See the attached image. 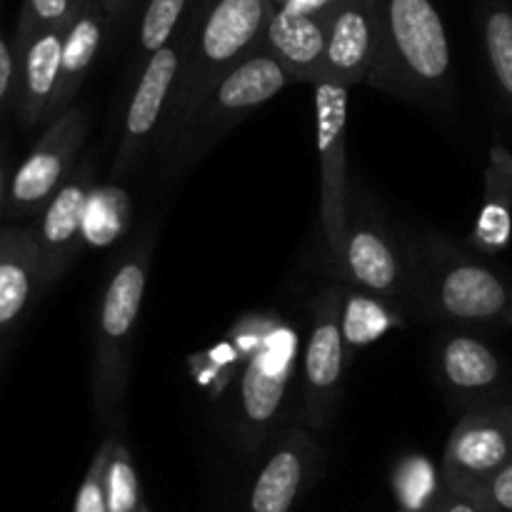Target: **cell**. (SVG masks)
Returning <instances> with one entry per match:
<instances>
[{
  "label": "cell",
  "mask_w": 512,
  "mask_h": 512,
  "mask_svg": "<svg viewBox=\"0 0 512 512\" xmlns=\"http://www.w3.org/2000/svg\"><path fill=\"white\" fill-rule=\"evenodd\" d=\"M270 15L268 0H198L183 28V63L155 138L160 163L170 158L210 90L263 45Z\"/></svg>",
  "instance_id": "6da1fadb"
},
{
  "label": "cell",
  "mask_w": 512,
  "mask_h": 512,
  "mask_svg": "<svg viewBox=\"0 0 512 512\" xmlns=\"http://www.w3.org/2000/svg\"><path fill=\"white\" fill-rule=\"evenodd\" d=\"M378 53L368 85L443 113L455 103L450 40L433 0H373Z\"/></svg>",
  "instance_id": "7a4b0ae2"
},
{
  "label": "cell",
  "mask_w": 512,
  "mask_h": 512,
  "mask_svg": "<svg viewBox=\"0 0 512 512\" xmlns=\"http://www.w3.org/2000/svg\"><path fill=\"white\" fill-rule=\"evenodd\" d=\"M153 250L155 225H148L138 238L130 240L128 248L113 263L95 313L93 400L95 415L105 428H118L123 420L133 338L143 308Z\"/></svg>",
  "instance_id": "3957f363"
},
{
  "label": "cell",
  "mask_w": 512,
  "mask_h": 512,
  "mask_svg": "<svg viewBox=\"0 0 512 512\" xmlns=\"http://www.w3.org/2000/svg\"><path fill=\"white\" fill-rule=\"evenodd\" d=\"M413 275V305L455 323H508L512 283L485 260L440 235L413 240L405 250Z\"/></svg>",
  "instance_id": "277c9868"
},
{
  "label": "cell",
  "mask_w": 512,
  "mask_h": 512,
  "mask_svg": "<svg viewBox=\"0 0 512 512\" xmlns=\"http://www.w3.org/2000/svg\"><path fill=\"white\" fill-rule=\"evenodd\" d=\"M290 83L293 80L285 73L283 65L260 45L243 63L235 65L200 103L175 150L163 163V178H173L193 168L235 125L263 108Z\"/></svg>",
  "instance_id": "5b68a950"
},
{
  "label": "cell",
  "mask_w": 512,
  "mask_h": 512,
  "mask_svg": "<svg viewBox=\"0 0 512 512\" xmlns=\"http://www.w3.org/2000/svg\"><path fill=\"white\" fill-rule=\"evenodd\" d=\"M343 288L325 285L310 308V330L303 350V420L310 430H325L343 398L345 353Z\"/></svg>",
  "instance_id": "8992f818"
},
{
  "label": "cell",
  "mask_w": 512,
  "mask_h": 512,
  "mask_svg": "<svg viewBox=\"0 0 512 512\" xmlns=\"http://www.w3.org/2000/svg\"><path fill=\"white\" fill-rule=\"evenodd\" d=\"M338 268L355 288L393 308L413 303L408 255L385 228V220L368 205H350L348 233Z\"/></svg>",
  "instance_id": "52a82bcc"
},
{
  "label": "cell",
  "mask_w": 512,
  "mask_h": 512,
  "mask_svg": "<svg viewBox=\"0 0 512 512\" xmlns=\"http://www.w3.org/2000/svg\"><path fill=\"white\" fill-rule=\"evenodd\" d=\"M88 128V113L78 105L48 123L35 148L10 178L8 208H5L10 220L33 218L63 188L65 180L73 175L75 160L88 138Z\"/></svg>",
  "instance_id": "ba28073f"
},
{
  "label": "cell",
  "mask_w": 512,
  "mask_h": 512,
  "mask_svg": "<svg viewBox=\"0 0 512 512\" xmlns=\"http://www.w3.org/2000/svg\"><path fill=\"white\" fill-rule=\"evenodd\" d=\"M315 138L320 158V228L340 263L350 220L348 198V88L315 85Z\"/></svg>",
  "instance_id": "9c48e42d"
},
{
  "label": "cell",
  "mask_w": 512,
  "mask_h": 512,
  "mask_svg": "<svg viewBox=\"0 0 512 512\" xmlns=\"http://www.w3.org/2000/svg\"><path fill=\"white\" fill-rule=\"evenodd\" d=\"M512 460V403H488L468 410L443 450L445 488L468 498Z\"/></svg>",
  "instance_id": "30bf717a"
},
{
  "label": "cell",
  "mask_w": 512,
  "mask_h": 512,
  "mask_svg": "<svg viewBox=\"0 0 512 512\" xmlns=\"http://www.w3.org/2000/svg\"><path fill=\"white\" fill-rule=\"evenodd\" d=\"M183 48L185 38L183 30H180L173 43H168L140 65L138 83H135L128 105H125L118 153L113 160V178H125L138 165L145 150L155 145V138L163 128L165 113H168L180 63H183Z\"/></svg>",
  "instance_id": "8fae6325"
},
{
  "label": "cell",
  "mask_w": 512,
  "mask_h": 512,
  "mask_svg": "<svg viewBox=\"0 0 512 512\" xmlns=\"http://www.w3.org/2000/svg\"><path fill=\"white\" fill-rule=\"evenodd\" d=\"M295 353L298 338L288 325L278 323L265 333L260 348L245 365L238 385V423L248 448H258L273 430L295 370Z\"/></svg>",
  "instance_id": "7c38bea8"
},
{
  "label": "cell",
  "mask_w": 512,
  "mask_h": 512,
  "mask_svg": "<svg viewBox=\"0 0 512 512\" xmlns=\"http://www.w3.org/2000/svg\"><path fill=\"white\" fill-rule=\"evenodd\" d=\"M323 465V450L315 435L288 428L273 438L263 465L255 473L245 500V512H293L305 490L315 483Z\"/></svg>",
  "instance_id": "4fadbf2b"
},
{
  "label": "cell",
  "mask_w": 512,
  "mask_h": 512,
  "mask_svg": "<svg viewBox=\"0 0 512 512\" xmlns=\"http://www.w3.org/2000/svg\"><path fill=\"white\" fill-rule=\"evenodd\" d=\"M90 193H93V163L85 160L40 210L38 223L33 225L40 253V293L53 288L78 255L83 225L90 210Z\"/></svg>",
  "instance_id": "5bb4252c"
},
{
  "label": "cell",
  "mask_w": 512,
  "mask_h": 512,
  "mask_svg": "<svg viewBox=\"0 0 512 512\" xmlns=\"http://www.w3.org/2000/svg\"><path fill=\"white\" fill-rule=\"evenodd\" d=\"M378 53V20L373 0H335L328 13V45L320 83L368 85Z\"/></svg>",
  "instance_id": "9a60e30c"
},
{
  "label": "cell",
  "mask_w": 512,
  "mask_h": 512,
  "mask_svg": "<svg viewBox=\"0 0 512 512\" xmlns=\"http://www.w3.org/2000/svg\"><path fill=\"white\" fill-rule=\"evenodd\" d=\"M435 375L450 398L468 410L495 403L503 385V360L485 340L470 333H448L435 343Z\"/></svg>",
  "instance_id": "2e32d148"
},
{
  "label": "cell",
  "mask_w": 512,
  "mask_h": 512,
  "mask_svg": "<svg viewBox=\"0 0 512 512\" xmlns=\"http://www.w3.org/2000/svg\"><path fill=\"white\" fill-rule=\"evenodd\" d=\"M325 45H328V13H305L285 5L270 15L263 48L283 65L293 83L323 80Z\"/></svg>",
  "instance_id": "e0dca14e"
},
{
  "label": "cell",
  "mask_w": 512,
  "mask_h": 512,
  "mask_svg": "<svg viewBox=\"0 0 512 512\" xmlns=\"http://www.w3.org/2000/svg\"><path fill=\"white\" fill-rule=\"evenodd\" d=\"M68 28H45L23 40H13L18 50V88L15 115L23 128L48 120L60 80V58Z\"/></svg>",
  "instance_id": "ac0fdd59"
},
{
  "label": "cell",
  "mask_w": 512,
  "mask_h": 512,
  "mask_svg": "<svg viewBox=\"0 0 512 512\" xmlns=\"http://www.w3.org/2000/svg\"><path fill=\"white\" fill-rule=\"evenodd\" d=\"M40 253L35 243V230L13 228L0 230V360L20 323L25 310L40 298Z\"/></svg>",
  "instance_id": "d6986e66"
},
{
  "label": "cell",
  "mask_w": 512,
  "mask_h": 512,
  "mask_svg": "<svg viewBox=\"0 0 512 512\" xmlns=\"http://www.w3.org/2000/svg\"><path fill=\"white\" fill-rule=\"evenodd\" d=\"M108 28L110 20L105 18V13L93 0H88L83 10L75 15L73 23L68 25L63 40V58H60L58 90H55L53 105H50L45 123H53L55 118H60L65 110L75 105V98H78L80 88H83L85 78H88L90 68H93L95 58L103 48Z\"/></svg>",
  "instance_id": "ffe728a7"
},
{
  "label": "cell",
  "mask_w": 512,
  "mask_h": 512,
  "mask_svg": "<svg viewBox=\"0 0 512 512\" xmlns=\"http://www.w3.org/2000/svg\"><path fill=\"white\" fill-rule=\"evenodd\" d=\"M512 235V153L503 143L490 150L488 180H485V203L478 225L473 230V243L483 253H503Z\"/></svg>",
  "instance_id": "44dd1931"
},
{
  "label": "cell",
  "mask_w": 512,
  "mask_h": 512,
  "mask_svg": "<svg viewBox=\"0 0 512 512\" xmlns=\"http://www.w3.org/2000/svg\"><path fill=\"white\" fill-rule=\"evenodd\" d=\"M480 43L500 108L512 128V3L480 0Z\"/></svg>",
  "instance_id": "7402d4cb"
},
{
  "label": "cell",
  "mask_w": 512,
  "mask_h": 512,
  "mask_svg": "<svg viewBox=\"0 0 512 512\" xmlns=\"http://www.w3.org/2000/svg\"><path fill=\"white\" fill-rule=\"evenodd\" d=\"M343 340L348 360L355 350L365 348L373 340L383 338L390 328L403 325L398 308L363 293V290H343Z\"/></svg>",
  "instance_id": "603a6c76"
},
{
  "label": "cell",
  "mask_w": 512,
  "mask_h": 512,
  "mask_svg": "<svg viewBox=\"0 0 512 512\" xmlns=\"http://www.w3.org/2000/svg\"><path fill=\"white\" fill-rule=\"evenodd\" d=\"M393 490L400 510L428 512L443 498L445 480L425 455H405L393 470Z\"/></svg>",
  "instance_id": "cb8c5ba5"
},
{
  "label": "cell",
  "mask_w": 512,
  "mask_h": 512,
  "mask_svg": "<svg viewBox=\"0 0 512 512\" xmlns=\"http://www.w3.org/2000/svg\"><path fill=\"white\" fill-rule=\"evenodd\" d=\"M195 5L198 0H148L138 25V43H135L140 65L178 38L183 25L193 15Z\"/></svg>",
  "instance_id": "d4e9b609"
},
{
  "label": "cell",
  "mask_w": 512,
  "mask_h": 512,
  "mask_svg": "<svg viewBox=\"0 0 512 512\" xmlns=\"http://www.w3.org/2000/svg\"><path fill=\"white\" fill-rule=\"evenodd\" d=\"M105 500L108 512H138L145 505L138 468L123 440H115L105 465Z\"/></svg>",
  "instance_id": "484cf974"
},
{
  "label": "cell",
  "mask_w": 512,
  "mask_h": 512,
  "mask_svg": "<svg viewBox=\"0 0 512 512\" xmlns=\"http://www.w3.org/2000/svg\"><path fill=\"white\" fill-rule=\"evenodd\" d=\"M88 0H25L20 10L15 40L45 28H68Z\"/></svg>",
  "instance_id": "4316f807"
},
{
  "label": "cell",
  "mask_w": 512,
  "mask_h": 512,
  "mask_svg": "<svg viewBox=\"0 0 512 512\" xmlns=\"http://www.w3.org/2000/svg\"><path fill=\"white\" fill-rule=\"evenodd\" d=\"M118 435H108L98 450H95L93 460H90L85 478L80 483L78 495H75L73 512H108V500H105V465H108L110 450H113Z\"/></svg>",
  "instance_id": "83f0119b"
},
{
  "label": "cell",
  "mask_w": 512,
  "mask_h": 512,
  "mask_svg": "<svg viewBox=\"0 0 512 512\" xmlns=\"http://www.w3.org/2000/svg\"><path fill=\"white\" fill-rule=\"evenodd\" d=\"M485 512H512V460L468 495Z\"/></svg>",
  "instance_id": "f1b7e54d"
},
{
  "label": "cell",
  "mask_w": 512,
  "mask_h": 512,
  "mask_svg": "<svg viewBox=\"0 0 512 512\" xmlns=\"http://www.w3.org/2000/svg\"><path fill=\"white\" fill-rule=\"evenodd\" d=\"M18 88V50L5 35H0V113L10 105Z\"/></svg>",
  "instance_id": "f546056e"
},
{
  "label": "cell",
  "mask_w": 512,
  "mask_h": 512,
  "mask_svg": "<svg viewBox=\"0 0 512 512\" xmlns=\"http://www.w3.org/2000/svg\"><path fill=\"white\" fill-rule=\"evenodd\" d=\"M93 3L103 10L105 18H108L110 23H115V20L123 18V15L133 8L135 0H93Z\"/></svg>",
  "instance_id": "4dcf8cb0"
},
{
  "label": "cell",
  "mask_w": 512,
  "mask_h": 512,
  "mask_svg": "<svg viewBox=\"0 0 512 512\" xmlns=\"http://www.w3.org/2000/svg\"><path fill=\"white\" fill-rule=\"evenodd\" d=\"M8 190H10L8 158H5V150L3 145H0V220H3L5 208H8Z\"/></svg>",
  "instance_id": "1f68e13d"
},
{
  "label": "cell",
  "mask_w": 512,
  "mask_h": 512,
  "mask_svg": "<svg viewBox=\"0 0 512 512\" xmlns=\"http://www.w3.org/2000/svg\"><path fill=\"white\" fill-rule=\"evenodd\" d=\"M268 3H270V8H273V13H275V10H283L285 5L290 3V0H268Z\"/></svg>",
  "instance_id": "d6a6232c"
},
{
  "label": "cell",
  "mask_w": 512,
  "mask_h": 512,
  "mask_svg": "<svg viewBox=\"0 0 512 512\" xmlns=\"http://www.w3.org/2000/svg\"><path fill=\"white\" fill-rule=\"evenodd\" d=\"M138 512H150V508H148V505H143V508H140Z\"/></svg>",
  "instance_id": "836d02e7"
},
{
  "label": "cell",
  "mask_w": 512,
  "mask_h": 512,
  "mask_svg": "<svg viewBox=\"0 0 512 512\" xmlns=\"http://www.w3.org/2000/svg\"><path fill=\"white\" fill-rule=\"evenodd\" d=\"M505 325H512V313H510V318H508V323H505Z\"/></svg>",
  "instance_id": "e575fe53"
},
{
  "label": "cell",
  "mask_w": 512,
  "mask_h": 512,
  "mask_svg": "<svg viewBox=\"0 0 512 512\" xmlns=\"http://www.w3.org/2000/svg\"><path fill=\"white\" fill-rule=\"evenodd\" d=\"M398 512H408V510H398ZM430 512V510H428Z\"/></svg>",
  "instance_id": "d590c367"
}]
</instances>
